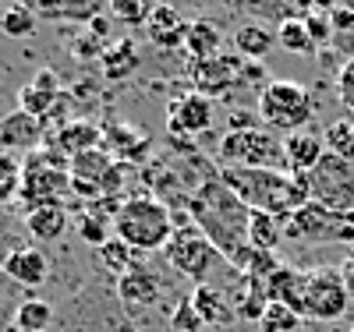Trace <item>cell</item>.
<instances>
[{"instance_id": "cell-1", "label": "cell", "mask_w": 354, "mask_h": 332, "mask_svg": "<svg viewBox=\"0 0 354 332\" xmlns=\"http://www.w3.org/2000/svg\"><path fill=\"white\" fill-rule=\"evenodd\" d=\"M188 213L192 223L209 237V244L230 262L248 244V223L252 208L234 195L220 177H209L188 195Z\"/></svg>"}, {"instance_id": "cell-2", "label": "cell", "mask_w": 354, "mask_h": 332, "mask_svg": "<svg viewBox=\"0 0 354 332\" xmlns=\"http://www.w3.org/2000/svg\"><path fill=\"white\" fill-rule=\"evenodd\" d=\"M174 213L156 195H128L113 216V237L135 251H163L174 237Z\"/></svg>"}, {"instance_id": "cell-3", "label": "cell", "mask_w": 354, "mask_h": 332, "mask_svg": "<svg viewBox=\"0 0 354 332\" xmlns=\"http://www.w3.org/2000/svg\"><path fill=\"white\" fill-rule=\"evenodd\" d=\"M259 120L262 128H270L273 135H301L312 117H315V99L301 81L290 78H277L259 92Z\"/></svg>"}, {"instance_id": "cell-4", "label": "cell", "mask_w": 354, "mask_h": 332, "mask_svg": "<svg viewBox=\"0 0 354 332\" xmlns=\"http://www.w3.org/2000/svg\"><path fill=\"white\" fill-rule=\"evenodd\" d=\"M188 78H192L195 92L209 96V99H223L230 92H238V88H245V85H255L259 92L270 85L262 64L245 60V57H230V53H216L209 60H192Z\"/></svg>"}, {"instance_id": "cell-5", "label": "cell", "mask_w": 354, "mask_h": 332, "mask_svg": "<svg viewBox=\"0 0 354 332\" xmlns=\"http://www.w3.org/2000/svg\"><path fill=\"white\" fill-rule=\"evenodd\" d=\"M216 159L220 166H234V170H287L283 141L270 128L227 131L216 145Z\"/></svg>"}, {"instance_id": "cell-6", "label": "cell", "mask_w": 354, "mask_h": 332, "mask_svg": "<svg viewBox=\"0 0 354 332\" xmlns=\"http://www.w3.org/2000/svg\"><path fill=\"white\" fill-rule=\"evenodd\" d=\"M283 240L301 244H354V213H330L315 202L283 219Z\"/></svg>"}, {"instance_id": "cell-7", "label": "cell", "mask_w": 354, "mask_h": 332, "mask_svg": "<svg viewBox=\"0 0 354 332\" xmlns=\"http://www.w3.org/2000/svg\"><path fill=\"white\" fill-rule=\"evenodd\" d=\"M163 258H167V265L174 268L177 276L195 280V283H205L209 268H213L223 255L209 244V237H205L195 223H188V226H177V230H174V237L167 240V248H163Z\"/></svg>"}, {"instance_id": "cell-8", "label": "cell", "mask_w": 354, "mask_h": 332, "mask_svg": "<svg viewBox=\"0 0 354 332\" xmlns=\"http://www.w3.org/2000/svg\"><path fill=\"white\" fill-rule=\"evenodd\" d=\"M351 308V293L344 286L340 268L330 265H315L305 268V300H301V315L312 322H337Z\"/></svg>"}, {"instance_id": "cell-9", "label": "cell", "mask_w": 354, "mask_h": 332, "mask_svg": "<svg viewBox=\"0 0 354 332\" xmlns=\"http://www.w3.org/2000/svg\"><path fill=\"white\" fill-rule=\"evenodd\" d=\"M68 191H71V173L64 166H53L50 156L28 153L25 173H21V191H18V198L25 202V213H32L39 205H61Z\"/></svg>"}, {"instance_id": "cell-10", "label": "cell", "mask_w": 354, "mask_h": 332, "mask_svg": "<svg viewBox=\"0 0 354 332\" xmlns=\"http://www.w3.org/2000/svg\"><path fill=\"white\" fill-rule=\"evenodd\" d=\"M308 180L315 205L330 208V213H354V163L326 153L308 173Z\"/></svg>"}, {"instance_id": "cell-11", "label": "cell", "mask_w": 354, "mask_h": 332, "mask_svg": "<svg viewBox=\"0 0 354 332\" xmlns=\"http://www.w3.org/2000/svg\"><path fill=\"white\" fill-rule=\"evenodd\" d=\"M163 286H167V283H163L160 268L138 258L128 273L117 280V297H121V304H124L128 311H149V308L160 304Z\"/></svg>"}, {"instance_id": "cell-12", "label": "cell", "mask_w": 354, "mask_h": 332, "mask_svg": "<svg viewBox=\"0 0 354 332\" xmlns=\"http://www.w3.org/2000/svg\"><path fill=\"white\" fill-rule=\"evenodd\" d=\"M167 117H170L167 124H170V135H174V138H177V135H185V138L205 135V131L213 128V99L202 96V92H195V88H188V92H181V96L170 99Z\"/></svg>"}, {"instance_id": "cell-13", "label": "cell", "mask_w": 354, "mask_h": 332, "mask_svg": "<svg viewBox=\"0 0 354 332\" xmlns=\"http://www.w3.org/2000/svg\"><path fill=\"white\" fill-rule=\"evenodd\" d=\"M39 141H43V120L28 117L25 110L0 117V148L4 153H39Z\"/></svg>"}, {"instance_id": "cell-14", "label": "cell", "mask_w": 354, "mask_h": 332, "mask_svg": "<svg viewBox=\"0 0 354 332\" xmlns=\"http://www.w3.org/2000/svg\"><path fill=\"white\" fill-rule=\"evenodd\" d=\"M142 32H145V39H149L153 46H160V50H177V46H185L188 21H185V14L177 11L174 4H163V0H160Z\"/></svg>"}, {"instance_id": "cell-15", "label": "cell", "mask_w": 354, "mask_h": 332, "mask_svg": "<svg viewBox=\"0 0 354 332\" xmlns=\"http://www.w3.org/2000/svg\"><path fill=\"white\" fill-rule=\"evenodd\" d=\"M4 276L11 283H18L21 290H36L50 276V262L39 248H18L4 258Z\"/></svg>"}, {"instance_id": "cell-16", "label": "cell", "mask_w": 354, "mask_h": 332, "mask_svg": "<svg viewBox=\"0 0 354 332\" xmlns=\"http://www.w3.org/2000/svg\"><path fill=\"white\" fill-rule=\"evenodd\" d=\"M57 103H61V78H57L50 68H43V71L32 78V85L21 88L18 110H25L28 117H36V120H46V117L57 110Z\"/></svg>"}, {"instance_id": "cell-17", "label": "cell", "mask_w": 354, "mask_h": 332, "mask_svg": "<svg viewBox=\"0 0 354 332\" xmlns=\"http://www.w3.org/2000/svg\"><path fill=\"white\" fill-rule=\"evenodd\" d=\"M241 8L262 21V25H283V21H305L308 14H315V4L312 0H241Z\"/></svg>"}, {"instance_id": "cell-18", "label": "cell", "mask_w": 354, "mask_h": 332, "mask_svg": "<svg viewBox=\"0 0 354 332\" xmlns=\"http://www.w3.org/2000/svg\"><path fill=\"white\" fill-rule=\"evenodd\" d=\"M192 304H195L198 318H202L205 325H213V329L230 325L234 318H238V311H234V300H230L220 286H213V283H198V286L192 290Z\"/></svg>"}, {"instance_id": "cell-19", "label": "cell", "mask_w": 354, "mask_h": 332, "mask_svg": "<svg viewBox=\"0 0 354 332\" xmlns=\"http://www.w3.org/2000/svg\"><path fill=\"white\" fill-rule=\"evenodd\" d=\"M43 21H93L100 18V0H25Z\"/></svg>"}, {"instance_id": "cell-20", "label": "cell", "mask_w": 354, "mask_h": 332, "mask_svg": "<svg viewBox=\"0 0 354 332\" xmlns=\"http://www.w3.org/2000/svg\"><path fill=\"white\" fill-rule=\"evenodd\" d=\"M322 156H326V141L319 135L301 131V135L283 138V159H287V170H294V173H312Z\"/></svg>"}, {"instance_id": "cell-21", "label": "cell", "mask_w": 354, "mask_h": 332, "mask_svg": "<svg viewBox=\"0 0 354 332\" xmlns=\"http://www.w3.org/2000/svg\"><path fill=\"white\" fill-rule=\"evenodd\" d=\"M266 290H270V300L277 304H287L301 315V300H305V268H294V265H280L277 273L266 280ZM305 318V315H301Z\"/></svg>"}, {"instance_id": "cell-22", "label": "cell", "mask_w": 354, "mask_h": 332, "mask_svg": "<svg viewBox=\"0 0 354 332\" xmlns=\"http://www.w3.org/2000/svg\"><path fill=\"white\" fill-rule=\"evenodd\" d=\"M277 46V28L262 25V21H245L234 28V50L245 60L262 64V57H270V50Z\"/></svg>"}, {"instance_id": "cell-23", "label": "cell", "mask_w": 354, "mask_h": 332, "mask_svg": "<svg viewBox=\"0 0 354 332\" xmlns=\"http://www.w3.org/2000/svg\"><path fill=\"white\" fill-rule=\"evenodd\" d=\"M223 46V32H220V25L209 21V18H195L188 21V32H185V53L192 60H209L216 57Z\"/></svg>"}, {"instance_id": "cell-24", "label": "cell", "mask_w": 354, "mask_h": 332, "mask_svg": "<svg viewBox=\"0 0 354 332\" xmlns=\"http://www.w3.org/2000/svg\"><path fill=\"white\" fill-rule=\"evenodd\" d=\"M57 145V153H64V156H82L88 153V148H100L103 145V131L96 124H85V120H71V124H64L61 131H57L53 138Z\"/></svg>"}, {"instance_id": "cell-25", "label": "cell", "mask_w": 354, "mask_h": 332, "mask_svg": "<svg viewBox=\"0 0 354 332\" xmlns=\"http://www.w3.org/2000/svg\"><path fill=\"white\" fill-rule=\"evenodd\" d=\"M25 226L32 240H57L68 230V208L64 205H39L32 213H25Z\"/></svg>"}, {"instance_id": "cell-26", "label": "cell", "mask_w": 354, "mask_h": 332, "mask_svg": "<svg viewBox=\"0 0 354 332\" xmlns=\"http://www.w3.org/2000/svg\"><path fill=\"white\" fill-rule=\"evenodd\" d=\"M266 308H270V290H266V283L255 280V276H241L238 293H234V311H238L241 318L262 322Z\"/></svg>"}, {"instance_id": "cell-27", "label": "cell", "mask_w": 354, "mask_h": 332, "mask_svg": "<svg viewBox=\"0 0 354 332\" xmlns=\"http://www.w3.org/2000/svg\"><path fill=\"white\" fill-rule=\"evenodd\" d=\"M100 64H103V75L110 81H121L124 75H131L138 68V50H135L131 39H117L113 46H106L100 53Z\"/></svg>"}, {"instance_id": "cell-28", "label": "cell", "mask_w": 354, "mask_h": 332, "mask_svg": "<svg viewBox=\"0 0 354 332\" xmlns=\"http://www.w3.org/2000/svg\"><path fill=\"white\" fill-rule=\"evenodd\" d=\"M96 262L106 268V273L113 276V280H121L128 268L138 262V251L135 248H128L121 237H110V240H103V244L96 248Z\"/></svg>"}, {"instance_id": "cell-29", "label": "cell", "mask_w": 354, "mask_h": 332, "mask_svg": "<svg viewBox=\"0 0 354 332\" xmlns=\"http://www.w3.org/2000/svg\"><path fill=\"white\" fill-rule=\"evenodd\" d=\"M283 240V219L270 216V213H252L248 223V244L255 251H277Z\"/></svg>"}, {"instance_id": "cell-30", "label": "cell", "mask_w": 354, "mask_h": 332, "mask_svg": "<svg viewBox=\"0 0 354 332\" xmlns=\"http://www.w3.org/2000/svg\"><path fill=\"white\" fill-rule=\"evenodd\" d=\"M11 322H15L18 332H46V325L53 322V308L46 304V300L28 297V300H21V304L15 308Z\"/></svg>"}, {"instance_id": "cell-31", "label": "cell", "mask_w": 354, "mask_h": 332, "mask_svg": "<svg viewBox=\"0 0 354 332\" xmlns=\"http://www.w3.org/2000/svg\"><path fill=\"white\" fill-rule=\"evenodd\" d=\"M36 25H39V18L32 14V8H28L25 0L0 14V32H4L8 39H25V36H32Z\"/></svg>"}, {"instance_id": "cell-32", "label": "cell", "mask_w": 354, "mask_h": 332, "mask_svg": "<svg viewBox=\"0 0 354 332\" xmlns=\"http://www.w3.org/2000/svg\"><path fill=\"white\" fill-rule=\"evenodd\" d=\"M156 4L160 0H106L110 14L121 25H128V28H145V21H149Z\"/></svg>"}, {"instance_id": "cell-33", "label": "cell", "mask_w": 354, "mask_h": 332, "mask_svg": "<svg viewBox=\"0 0 354 332\" xmlns=\"http://www.w3.org/2000/svg\"><path fill=\"white\" fill-rule=\"evenodd\" d=\"M277 46H283L287 53H298V57H312L319 46L312 43V36H308V28H305V21H283L280 28H277Z\"/></svg>"}, {"instance_id": "cell-34", "label": "cell", "mask_w": 354, "mask_h": 332, "mask_svg": "<svg viewBox=\"0 0 354 332\" xmlns=\"http://www.w3.org/2000/svg\"><path fill=\"white\" fill-rule=\"evenodd\" d=\"M330 18H333V50L354 60V8L337 4Z\"/></svg>"}, {"instance_id": "cell-35", "label": "cell", "mask_w": 354, "mask_h": 332, "mask_svg": "<svg viewBox=\"0 0 354 332\" xmlns=\"http://www.w3.org/2000/svg\"><path fill=\"white\" fill-rule=\"evenodd\" d=\"M21 173H25V163L15 153H4V148H0V205H8L11 198H18Z\"/></svg>"}, {"instance_id": "cell-36", "label": "cell", "mask_w": 354, "mask_h": 332, "mask_svg": "<svg viewBox=\"0 0 354 332\" xmlns=\"http://www.w3.org/2000/svg\"><path fill=\"white\" fill-rule=\"evenodd\" d=\"M326 153H333V156H340V159H347V163H354V120H333V124L326 128Z\"/></svg>"}, {"instance_id": "cell-37", "label": "cell", "mask_w": 354, "mask_h": 332, "mask_svg": "<svg viewBox=\"0 0 354 332\" xmlns=\"http://www.w3.org/2000/svg\"><path fill=\"white\" fill-rule=\"evenodd\" d=\"M262 332H298L301 329V315L287 308V304H277V300H270V308H266L262 315Z\"/></svg>"}, {"instance_id": "cell-38", "label": "cell", "mask_w": 354, "mask_h": 332, "mask_svg": "<svg viewBox=\"0 0 354 332\" xmlns=\"http://www.w3.org/2000/svg\"><path fill=\"white\" fill-rule=\"evenodd\" d=\"M170 329H174V332H205V322L198 318L192 297H181V300L170 308Z\"/></svg>"}, {"instance_id": "cell-39", "label": "cell", "mask_w": 354, "mask_h": 332, "mask_svg": "<svg viewBox=\"0 0 354 332\" xmlns=\"http://www.w3.org/2000/svg\"><path fill=\"white\" fill-rule=\"evenodd\" d=\"M106 230H113V223H110L106 216H100V213H82V216H78V237L85 240V244L100 248L103 240H110Z\"/></svg>"}, {"instance_id": "cell-40", "label": "cell", "mask_w": 354, "mask_h": 332, "mask_svg": "<svg viewBox=\"0 0 354 332\" xmlns=\"http://www.w3.org/2000/svg\"><path fill=\"white\" fill-rule=\"evenodd\" d=\"M305 28H308V36L315 46H333V18L330 14H308L305 18Z\"/></svg>"}, {"instance_id": "cell-41", "label": "cell", "mask_w": 354, "mask_h": 332, "mask_svg": "<svg viewBox=\"0 0 354 332\" xmlns=\"http://www.w3.org/2000/svg\"><path fill=\"white\" fill-rule=\"evenodd\" d=\"M337 99L347 113H354V60H344V68L337 71Z\"/></svg>"}, {"instance_id": "cell-42", "label": "cell", "mask_w": 354, "mask_h": 332, "mask_svg": "<svg viewBox=\"0 0 354 332\" xmlns=\"http://www.w3.org/2000/svg\"><path fill=\"white\" fill-rule=\"evenodd\" d=\"M255 128H262L259 113H252V110H234L230 113V131H255Z\"/></svg>"}, {"instance_id": "cell-43", "label": "cell", "mask_w": 354, "mask_h": 332, "mask_svg": "<svg viewBox=\"0 0 354 332\" xmlns=\"http://www.w3.org/2000/svg\"><path fill=\"white\" fill-rule=\"evenodd\" d=\"M340 276H344V286H347V293H351V300H354V248H351V255H347L344 265H340Z\"/></svg>"}]
</instances>
